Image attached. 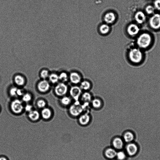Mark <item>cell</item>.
Here are the masks:
<instances>
[{"instance_id": "obj_1", "label": "cell", "mask_w": 160, "mask_h": 160, "mask_svg": "<svg viewBox=\"0 0 160 160\" xmlns=\"http://www.w3.org/2000/svg\"><path fill=\"white\" fill-rule=\"evenodd\" d=\"M128 56L130 62L133 64L139 65L143 61V55L139 49L134 48L131 49L129 51Z\"/></svg>"}, {"instance_id": "obj_2", "label": "cell", "mask_w": 160, "mask_h": 160, "mask_svg": "<svg viewBox=\"0 0 160 160\" xmlns=\"http://www.w3.org/2000/svg\"><path fill=\"white\" fill-rule=\"evenodd\" d=\"M68 112L72 117L77 118L85 112L83 104L79 101H74L69 107Z\"/></svg>"}, {"instance_id": "obj_3", "label": "cell", "mask_w": 160, "mask_h": 160, "mask_svg": "<svg viewBox=\"0 0 160 160\" xmlns=\"http://www.w3.org/2000/svg\"><path fill=\"white\" fill-rule=\"evenodd\" d=\"M152 36L149 34L144 33L140 34L137 39V43L139 47L143 49L148 48L152 42Z\"/></svg>"}, {"instance_id": "obj_4", "label": "cell", "mask_w": 160, "mask_h": 160, "mask_svg": "<svg viewBox=\"0 0 160 160\" xmlns=\"http://www.w3.org/2000/svg\"><path fill=\"white\" fill-rule=\"evenodd\" d=\"M69 96L74 101H79L80 97L83 92L79 85H73L69 88Z\"/></svg>"}, {"instance_id": "obj_5", "label": "cell", "mask_w": 160, "mask_h": 160, "mask_svg": "<svg viewBox=\"0 0 160 160\" xmlns=\"http://www.w3.org/2000/svg\"><path fill=\"white\" fill-rule=\"evenodd\" d=\"M126 149L127 155L132 157L136 156L139 150V145L134 142L127 143Z\"/></svg>"}, {"instance_id": "obj_6", "label": "cell", "mask_w": 160, "mask_h": 160, "mask_svg": "<svg viewBox=\"0 0 160 160\" xmlns=\"http://www.w3.org/2000/svg\"><path fill=\"white\" fill-rule=\"evenodd\" d=\"M69 88L66 83L60 82L55 87L54 91L57 96L63 97L66 96L69 92Z\"/></svg>"}, {"instance_id": "obj_7", "label": "cell", "mask_w": 160, "mask_h": 160, "mask_svg": "<svg viewBox=\"0 0 160 160\" xmlns=\"http://www.w3.org/2000/svg\"><path fill=\"white\" fill-rule=\"evenodd\" d=\"M83 79L82 75L77 71H72L69 74V81L73 85H79Z\"/></svg>"}, {"instance_id": "obj_8", "label": "cell", "mask_w": 160, "mask_h": 160, "mask_svg": "<svg viewBox=\"0 0 160 160\" xmlns=\"http://www.w3.org/2000/svg\"><path fill=\"white\" fill-rule=\"evenodd\" d=\"M11 107L12 111L16 114L21 113L24 108L22 102L18 99L13 100L11 103Z\"/></svg>"}, {"instance_id": "obj_9", "label": "cell", "mask_w": 160, "mask_h": 160, "mask_svg": "<svg viewBox=\"0 0 160 160\" xmlns=\"http://www.w3.org/2000/svg\"><path fill=\"white\" fill-rule=\"evenodd\" d=\"M150 27L154 29L160 28V15L155 14L150 18L149 21Z\"/></svg>"}, {"instance_id": "obj_10", "label": "cell", "mask_w": 160, "mask_h": 160, "mask_svg": "<svg viewBox=\"0 0 160 160\" xmlns=\"http://www.w3.org/2000/svg\"><path fill=\"white\" fill-rule=\"evenodd\" d=\"M91 117L89 112H84L78 117V122L82 126H86L91 121Z\"/></svg>"}, {"instance_id": "obj_11", "label": "cell", "mask_w": 160, "mask_h": 160, "mask_svg": "<svg viewBox=\"0 0 160 160\" xmlns=\"http://www.w3.org/2000/svg\"><path fill=\"white\" fill-rule=\"evenodd\" d=\"M117 19L116 14L113 12H109L104 15V19L105 23L108 24H113Z\"/></svg>"}, {"instance_id": "obj_12", "label": "cell", "mask_w": 160, "mask_h": 160, "mask_svg": "<svg viewBox=\"0 0 160 160\" xmlns=\"http://www.w3.org/2000/svg\"><path fill=\"white\" fill-rule=\"evenodd\" d=\"M93 97L92 94L89 91L82 92L79 101L82 104L91 103Z\"/></svg>"}, {"instance_id": "obj_13", "label": "cell", "mask_w": 160, "mask_h": 160, "mask_svg": "<svg viewBox=\"0 0 160 160\" xmlns=\"http://www.w3.org/2000/svg\"><path fill=\"white\" fill-rule=\"evenodd\" d=\"M103 104L102 99L98 97H93L90 103L91 106L94 109L96 110L101 109L103 107Z\"/></svg>"}, {"instance_id": "obj_14", "label": "cell", "mask_w": 160, "mask_h": 160, "mask_svg": "<svg viewBox=\"0 0 160 160\" xmlns=\"http://www.w3.org/2000/svg\"><path fill=\"white\" fill-rule=\"evenodd\" d=\"M50 85L48 81L46 79H43L39 82L37 85L39 91L41 92H46L49 91Z\"/></svg>"}, {"instance_id": "obj_15", "label": "cell", "mask_w": 160, "mask_h": 160, "mask_svg": "<svg viewBox=\"0 0 160 160\" xmlns=\"http://www.w3.org/2000/svg\"><path fill=\"white\" fill-rule=\"evenodd\" d=\"M140 29L136 24H130L127 28V32L130 36H136L139 32Z\"/></svg>"}, {"instance_id": "obj_16", "label": "cell", "mask_w": 160, "mask_h": 160, "mask_svg": "<svg viewBox=\"0 0 160 160\" xmlns=\"http://www.w3.org/2000/svg\"><path fill=\"white\" fill-rule=\"evenodd\" d=\"M135 138L136 135L131 131H127L125 132L124 134V141L127 143L134 142Z\"/></svg>"}, {"instance_id": "obj_17", "label": "cell", "mask_w": 160, "mask_h": 160, "mask_svg": "<svg viewBox=\"0 0 160 160\" xmlns=\"http://www.w3.org/2000/svg\"><path fill=\"white\" fill-rule=\"evenodd\" d=\"M79 86L83 91H89L92 87L91 82L88 79H83Z\"/></svg>"}, {"instance_id": "obj_18", "label": "cell", "mask_w": 160, "mask_h": 160, "mask_svg": "<svg viewBox=\"0 0 160 160\" xmlns=\"http://www.w3.org/2000/svg\"><path fill=\"white\" fill-rule=\"evenodd\" d=\"M73 99L70 96H66L62 97L60 102L63 106L64 107H69L73 103Z\"/></svg>"}, {"instance_id": "obj_19", "label": "cell", "mask_w": 160, "mask_h": 160, "mask_svg": "<svg viewBox=\"0 0 160 160\" xmlns=\"http://www.w3.org/2000/svg\"><path fill=\"white\" fill-rule=\"evenodd\" d=\"M134 18L138 23L142 24L146 20V16L144 12L141 11H139L135 14Z\"/></svg>"}, {"instance_id": "obj_20", "label": "cell", "mask_w": 160, "mask_h": 160, "mask_svg": "<svg viewBox=\"0 0 160 160\" xmlns=\"http://www.w3.org/2000/svg\"><path fill=\"white\" fill-rule=\"evenodd\" d=\"M111 29L109 24L105 23L100 26L99 30L100 33L103 35H106L109 32Z\"/></svg>"}, {"instance_id": "obj_21", "label": "cell", "mask_w": 160, "mask_h": 160, "mask_svg": "<svg viewBox=\"0 0 160 160\" xmlns=\"http://www.w3.org/2000/svg\"><path fill=\"white\" fill-rule=\"evenodd\" d=\"M113 143L114 147L118 149H122L124 146L123 140L119 138L115 139L114 140Z\"/></svg>"}, {"instance_id": "obj_22", "label": "cell", "mask_w": 160, "mask_h": 160, "mask_svg": "<svg viewBox=\"0 0 160 160\" xmlns=\"http://www.w3.org/2000/svg\"><path fill=\"white\" fill-rule=\"evenodd\" d=\"M41 116L45 119H48L51 118L52 116L51 110L47 108H43L41 111Z\"/></svg>"}, {"instance_id": "obj_23", "label": "cell", "mask_w": 160, "mask_h": 160, "mask_svg": "<svg viewBox=\"0 0 160 160\" xmlns=\"http://www.w3.org/2000/svg\"><path fill=\"white\" fill-rule=\"evenodd\" d=\"M29 118L33 121H36L39 118L40 114L36 110H32L29 112Z\"/></svg>"}, {"instance_id": "obj_24", "label": "cell", "mask_w": 160, "mask_h": 160, "mask_svg": "<svg viewBox=\"0 0 160 160\" xmlns=\"http://www.w3.org/2000/svg\"><path fill=\"white\" fill-rule=\"evenodd\" d=\"M117 152L116 150L112 148L108 149L105 152L106 156L110 159H113L116 156Z\"/></svg>"}, {"instance_id": "obj_25", "label": "cell", "mask_w": 160, "mask_h": 160, "mask_svg": "<svg viewBox=\"0 0 160 160\" xmlns=\"http://www.w3.org/2000/svg\"><path fill=\"white\" fill-rule=\"evenodd\" d=\"M14 81L18 86H21L24 84L25 79L21 75H17L14 78Z\"/></svg>"}, {"instance_id": "obj_26", "label": "cell", "mask_w": 160, "mask_h": 160, "mask_svg": "<svg viewBox=\"0 0 160 160\" xmlns=\"http://www.w3.org/2000/svg\"><path fill=\"white\" fill-rule=\"evenodd\" d=\"M59 81L66 83L69 81V74L66 72H62L59 75Z\"/></svg>"}, {"instance_id": "obj_27", "label": "cell", "mask_w": 160, "mask_h": 160, "mask_svg": "<svg viewBox=\"0 0 160 160\" xmlns=\"http://www.w3.org/2000/svg\"><path fill=\"white\" fill-rule=\"evenodd\" d=\"M48 78L50 81L53 84H56L59 81V75L56 73L49 74Z\"/></svg>"}, {"instance_id": "obj_28", "label": "cell", "mask_w": 160, "mask_h": 160, "mask_svg": "<svg viewBox=\"0 0 160 160\" xmlns=\"http://www.w3.org/2000/svg\"><path fill=\"white\" fill-rule=\"evenodd\" d=\"M127 155L126 152L121 151L117 152L116 156L119 160H125L127 158Z\"/></svg>"}, {"instance_id": "obj_29", "label": "cell", "mask_w": 160, "mask_h": 160, "mask_svg": "<svg viewBox=\"0 0 160 160\" xmlns=\"http://www.w3.org/2000/svg\"><path fill=\"white\" fill-rule=\"evenodd\" d=\"M32 96L29 93L24 94L22 97V101L28 103L31 101Z\"/></svg>"}, {"instance_id": "obj_30", "label": "cell", "mask_w": 160, "mask_h": 160, "mask_svg": "<svg viewBox=\"0 0 160 160\" xmlns=\"http://www.w3.org/2000/svg\"><path fill=\"white\" fill-rule=\"evenodd\" d=\"M37 104L38 107L40 108H44L46 106V102L43 99H40L37 101Z\"/></svg>"}, {"instance_id": "obj_31", "label": "cell", "mask_w": 160, "mask_h": 160, "mask_svg": "<svg viewBox=\"0 0 160 160\" xmlns=\"http://www.w3.org/2000/svg\"><path fill=\"white\" fill-rule=\"evenodd\" d=\"M49 75V72L46 69L43 70L41 73V77L44 79H46L48 78Z\"/></svg>"}, {"instance_id": "obj_32", "label": "cell", "mask_w": 160, "mask_h": 160, "mask_svg": "<svg viewBox=\"0 0 160 160\" xmlns=\"http://www.w3.org/2000/svg\"><path fill=\"white\" fill-rule=\"evenodd\" d=\"M155 8L151 6H148L146 8V11L148 14H152L154 12Z\"/></svg>"}, {"instance_id": "obj_33", "label": "cell", "mask_w": 160, "mask_h": 160, "mask_svg": "<svg viewBox=\"0 0 160 160\" xmlns=\"http://www.w3.org/2000/svg\"><path fill=\"white\" fill-rule=\"evenodd\" d=\"M18 88L16 87H13L9 90V94L12 96H17V91Z\"/></svg>"}, {"instance_id": "obj_34", "label": "cell", "mask_w": 160, "mask_h": 160, "mask_svg": "<svg viewBox=\"0 0 160 160\" xmlns=\"http://www.w3.org/2000/svg\"><path fill=\"white\" fill-rule=\"evenodd\" d=\"M154 7L160 11V0H156L154 2Z\"/></svg>"}, {"instance_id": "obj_35", "label": "cell", "mask_w": 160, "mask_h": 160, "mask_svg": "<svg viewBox=\"0 0 160 160\" xmlns=\"http://www.w3.org/2000/svg\"><path fill=\"white\" fill-rule=\"evenodd\" d=\"M33 107L31 105L29 104H27L24 108L25 111L27 112H29L32 110Z\"/></svg>"}, {"instance_id": "obj_36", "label": "cell", "mask_w": 160, "mask_h": 160, "mask_svg": "<svg viewBox=\"0 0 160 160\" xmlns=\"http://www.w3.org/2000/svg\"><path fill=\"white\" fill-rule=\"evenodd\" d=\"M24 94V91L23 89L18 88L17 91V96H22Z\"/></svg>"}, {"instance_id": "obj_37", "label": "cell", "mask_w": 160, "mask_h": 160, "mask_svg": "<svg viewBox=\"0 0 160 160\" xmlns=\"http://www.w3.org/2000/svg\"><path fill=\"white\" fill-rule=\"evenodd\" d=\"M0 160H7L6 158L4 157H1L0 158Z\"/></svg>"}]
</instances>
